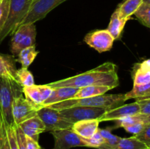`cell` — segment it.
<instances>
[{
  "mask_svg": "<svg viewBox=\"0 0 150 149\" xmlns=\"http://www.w3.org/2000/svg\"><path fill=\"white\" fill-rule=\"evenodd\" d=\"M37 115L43 122L45 127V131L70 129L73 125V123L64 118L59 111L48 107H42L38 110Z\"/></svg>",
  "mask_w": 150,
  "mask_h": 149,
  "instance_id": "cell-5",
  "label": "cell"
},
{
  "mask_svg": "<svg viewBox=\"0 0 150 149\" xmlns=\"http://www.w3.org/2000/svg\"><path fill=\"white\" fill-rule=\"evenodd\" d=\"M41 149H44V148H41Z\"/></svg>",
  "mask_w": 150,
  "mask_h": 149,
  "instance_id": "cell-39",
  "label": "cell"
},
{
  "mask_svg": "<svg viewBox=\"0 0 150 149\" xmlns=\"http://www.w3.org/2000/svg\"><path fill=\"white\" fill-rule=\"evenodd\" d=\"M53 89L48 85H33L23 87L25 97L36 105L42 107L43 102L51 94Z\"/></svg>",
  "mask_w": 150,
  "mask_h": 149,
  "instance_id": "cell-12",
  "label": "cell"
},
{
  "mask_svg": "<svg viewBox=\"0 0 150 149\" xmlns=\"http://www.w3.org/2000/svg\"><path fill=\"white\" fill-rule=\"evenodd\" d=\"M15 131H16V140H17L18 145L19 149H26V136L24 133L18 125L15 126Z\"/></svg>",
  "mask_w": 150,
  "mask_h": 149,
  "instance_id": "cell-33",
  "label": "cell"
},
{
  "mask_svg": "<svg viewBox=\"0 0 150 149\" xmlns=\"http://www.w3.org/2000/svg\"><path fill=\"white\" fill-rule=\"evenodd\" d=\"M10 1V0H2L0 2V31L4 26L8 16Z\"/></svg>",
  "mask_w": 150,
  "mask_h": 149,
  "instance_id": "cell-28",
  "label": "cell"
},
{
  "mask_svg": "<svg viewBox=\"0 0 150 149\" xmlns=\"http://www.w3.org/2000/svg\"><path fill=\"white\" fill-rule=\"evenodd\" d=\"M84 140L87 143L89 148H98L104 142L103 138L101 136L99 130H98V131L93 136H92L89 138L84 139Z\"/></svg>",
  "mask_w": 150,
  "mask_h": 149,
  "instance_id": "cell-30",
  "label": "cell"
},
{
  "mask_svg": "<svg viewBox=\"0 0 150 149\" xmlns=\"http://www.w3.org/2000/svg\"><path fill=\"white\" fill-rule=\"evenodd\" d=\"M100 121L98 119L83 120L74 123L72 129L84 139H87L93 136L99 129Z\"/></svg>",
  "mask_w": 150,
  "mask_h": 149,
  "instance_id": "cell-15",
  "label": "cell"
},
{
  "mask_svg": "<svg viewBox=\"0 0 150 149\" xmlns=\"http://www.w3.org/2000/svg\"><path fill=\"white\" fill-rule=\"evenodd\" d=\"M54 139L53 149H70L75 147H89L84 138L76 134L71 128L51 131Z\"/></svg>",
  "mask_w": 150,
  "mask_h": 149,
  "instance_id": "cell-6",
  "label": "cell"
},
{
  "mask_svg": "<svg viewBox=\"0 0 150 149\" xmlns=\"http://www.w3.org/2000/svg\"><path fill=\"white\" fill-rule=\"evenodd\" d=\"M65 1L67 0H34L21 25L35 23L38 20L44 18L48 13Z\"/></svg>",
  "mask_w": 150,
  "mask_h": 149,
  "instance_id": "cell-7",
  "label": "cell"
},
{
  "mask_svg": "<svg viewBox=\"0 0 150 149\" xmlns=\"http://www.w3.org/2000/svg\"><path fill=\"white\" fill-rule=\"evenodd\" d=\"M98 130L103 138L104 142L98 149H117L120 137L113 134L110 131V129H103L99 128Z\"/></svg>",
  "mask_w": 150,
  "mask_h": 149,
  "instance_id": "cell-23",
  "label": "cell"
},
{
  "mask_svg": "<svg viewBox=\"0 0 150 149\" xmlns=\"http://www.w3.org/2000/svg\"><path fill=\"white\" fill-rule=\"evenodd\" d=\"M34 0H10L8 16L0 31V43L13 33L21 25L27 15Z\"/></svg>",
  "mask_w": 150,
  "mask_h": 149,
  "instance_id": "cell-4",
  "label": "cell"
},
{
  "mask_svg": "<svg viewBox=\"0 0 150 149\" xmlns=\"http://www.w3.org/2000/svg\"><path fill=\"white\" fill-rule=\"evenodd\" d=\"M136 101L140 106V114L150 116V99Z\"/></svg>",
  "mask_w": 150,
  "mask_h": 149,
  "instance_id": "cell-34",
  "label": "cell"
},
{
  "mask_svg": "<svg viewBox=\"0 0 150 149\" xmlns=\"http://www.w3.org/2000/svg\"><path fill=\"white\" fill-rule=\"evenodd\" d=\"M134 15L142 24L150 28V4L142 3Z\"/></svg>",
  "mask_w": 150,
  "mask_h": 149,
  "instance_id": "cell-26",
  "label": "cell"
},
{
  "mask_svg": "<svg viewBox=\"0 0 150 149\" xmlns=\"http://www.w3.org/2000/svg\"><path fill=\"white\" fill-rule=\"evenodd\" d=\"M140 114V106L137 101L130 104L122 105L120 107L106 111L105 114L99 118L100 122L103 121H118L125 117L133 116V115Z\"/></svg>",
  "mask_w": 150,
  "mask_h": 149,
  "instance_id": "cell-11",
  "label": "cell"
},
{
  "mask_svg": "<svg viewBox=\"0 0 150 149\" xmlns=\"http://www.w3.org/2000/svg\"><path fill=\"white\" fill-rule=\"evenodd\" d=\"M125 96L126 100L134 99L136 101L150 99V83L140 86H133L132 90L125 93Z\"/></svg>",
  "mask_w": 150,
  "mask_h": 149,
  "instance_id": "cell-21",
  "label": "cell"
},
{
  "mask_svg": "<svg viewBox=\"0 0 150 149\" xmlns=\"http://www.w3.org/2000/svg\"><path fill=\"white\" fill-rule=\"evenodd\" d=\"M149 149H150V148H149Z\"/></svg>",
  "mask_w": 150,
  "mask_h": 149,
  "instance_id": "cell-40",
  "label": "cell"
},
{
  "mask_svg": "<svg viewBox=\"0 0 150 149\" xmlns=\"http://www.w3.org/2000/svg\"><path fill=\"white\" fill-rule=\"evenodd\" d=\"M126 22H127V20H123L119 16L118 12L117 10L114 12V13L111 15L107 30L109 32L111 36L114 37V40H117L120 38L122 32L126 24Z\"/></svg>",
  "mask_w": 150,
  "mask_h": 149,
  "instance_id": "cell-19",
  "label": "cell"
},
{
  "mask_svg": "<svg viewBox=\"0 0 150 149\" xmlns=\"http://www.w3.org/2000/svg\"><path fill=\"white\" fill-rule=\"evenodd\" d=\"M84 42L99 53H103L112 48L114 39L107 29L95 30L86 35Z\"/></svg>",
  "mask_w": 150,
  "mask_h": 149,
  "instance_id": "cell-10",
  "label": "cell"
},
{
  "mask_svg": "<svg viewBox=\"0 0 150 149\" xmlns=\"http://www.w3.org/2000/svg\"><path fill=\"white\" fill-rule=\"evenodd\" d=\"M23 86L16 80L0 78V112L6 125L16 126L13 116V104L23 95Z\"/></svg>",
  "mask_w": 150,
  "mask_h": 149,
  "instance_id": "cell-3",
  "label": "cell"
},
{
  "mask_svg": "<svg viewBox=\"0 0 150 149\" xmlns=\"http://www.w3.org/2000/svg\"><path fill=\"white\" fill-rule=\"evenodd\" d=\"M143 116H144V121L146 123V124L150 122V116H146V115H143Z\"/></svg>",
  "mask_w": 150,
  "mask_h": 149,
  "instance_id": "cell-36",
  "label": "cell"
},
{
  "mask_svg": "<svg viewBox=\"0 0 150 149\" xmlns=\"http://www.w3.org/2000/svg\"><path fill=\"white\" fill-rule=\"evenodd\" d=\"M16 80L23 87L35 85V79L33 74L27 68L21 67L16 72Z\"/></svg>",
  "mask_w": 150,
  "mask_h": 149,
  "instance_id": "cell-25",
  "label": "cell"
},
{
  "mask_svg": "<svg viewBox=\"0 0 150 149\" xmlns=\"http://www.w3.org/2000/svg\"><path fill=\"white\" fill-rule=\"evenodd\" d=\"M1 1H2V0H0V2H1Z\"/></svg>",
  "mask_w": 150,
  "mask_h": 149,
  "instance_id": "cell-38",
  "label": "cell"
},
{
  "mask_svg": "<svg viewBox=\"0 0 150 149\" xmlns=\"http://www.w3.org/2000/svg\"><path fill=\"white\" fill-rule=\"evenodd\" d=\"M0 149H10L4 120L0 112Z\"/></svg>",
  "mask_w": 150,
  "mask_h": 149,
  "instance_id": "cell-27",
  "label": "cell"
},
{
  "mask_svg": "<svg viewBox=\"0 0 150 149\" xmlns=\"http://www.w3.org/2000/svg\"><path fill=\"white\" fill-rule=\"evenodd\" d=\"M117 149H149L146 145L134 136L127 138L120 137Z\"/></svg>",
  "mask_w": 150,
  "mask_h": 149,
  "instance_id": "cell-24",
  "label": "cell"
},
{
  "mask_svg": "<svg viewBox=\"0 0 150 149\" xmlns=\"http://www.w3.org/2000/svg\"><path fill=\"white\" fill-rule=\"evenodd\" d=\"M42 108L31 102L23 95L15 99L13 104V116L16 125H19L29 118L37 115L38 110Z\"/></svg>",
  "mask_w": 150,
  "mask_h": 149,
  "instance_id": "cell-8",
  "label": "cell"
},
{
  "mask_svg": "<svg viewBox=\"0 0 150 149\" xmlns=\"http://www.w3.org/2000/svg\"><path fill=\"white\" fill-rule=\"evenodd\" d=\"M18 126L20 127L25 135L37 142L39 140L40 134L45 131V125L38 115L29 118Z\"/></svg>",
  "mask_w": 150,
  "mask_h": 149,
  "instance_id": "cell-13",
  "label": "cell"
},
{
  "mask_svg": "<svg viewBox=\"0 0 150 149\" xmlns=\"http://www.w3.org/2000/svg\"><path fill=\"white\" fill-rule=\"evenodd\" d=\"M111 89H112V88L109 87V86H98L80 88L73 99H82V98L92 97V96L105 94L107 91H108Z\"/></svg>",
  "mask_w": 150,
  "mask_h": 149,
  "instance_id": "cell-20",
  "label": "cell"
},
{
  "mask_svg": "<svg viewBox=\"0 0 150 149\" xmlns=\"http://www.w3.org/2000/svg\"><path fill=\"white\" fill-rule=\"evenodd\" d=\"M103 108L93 107H74L59 110L60 113L70 122L76 123L79 121L89 119H99L106 112Z\"/></svg>",
  "mask_w": 150,
  "mask_h": 149,
  "instance_id": "cell-9",
  "label": "cell"
},
{
  "mask_svg": "<svg viewBox=\"0 0 150 149\" xmlns=\"http://www.w3.org/2000/svg\"><path fill=\"white\" fill-rule=\"evenodd\" d=\"M16 62V58H14V56L0 54V78L17 81Z\"/></svg>",
  "mask_w": 150,
  "mask_h": 149,
  "instance_id": "cell-16",
  "label": "cell"
},
{
  "mask_svg": "<svg viewBox=\"0 0 150 149\" xmlns=\"http://www.w3.org/2000/svg\"><path fill=\"white\" fill-rule=\"evenodd\" d=\"M146 124V123L145 122L144 119L142 120V121H138V122L134 123V124H133L127 126V127H124V129L126 130V131H127V132L130 133V134H133V135H136V134H139V133H140L141 131L143 130V129L144 128Z\"/></svg>",
  "mask_w": 150,
  "mask_h": 149,
  "instance_id": "cell-32",
  "label": "cell"
},
{
  "mask_svg": "<svg viewBox=\"0 0 150 149\" xmlns=\"http://www.w3.org/2000/svg\"><path fill=\"white\" fill-rule=\"evenodd\" d=\"M38 53L39 52L35 49V45L28 47L20 51L17 56L18 58L16 59V61L20 63L23 68H28L33 62Z\"/></svg>",
  "mask_w": 150,
  "mask_h": 149,
  "instance_id": "cell-22",
  "label": "cell"
},
{
  "mask_svg": "<svg viewBox=\"0 0 150 149\" xmlns=\"http://www.w3.org/2000/svg\"><path fill=\"white\" fill-rule=\"evenodd\" d=\"M6 129H7V138H8L10 149H19L18 145L17 140H16L15 126L6 125Z\"/></svg>",
  "mask_w": 150,
  "mask_h": 149,
  "instance_id": "cell-31",
  "label": "cell"
},
{
  "mask_svg": "<svg viewBox=\"0 0 150 149\" xmlns=\"http://www.w3.org/2000/svg\"><path fill=\"white\" fill-rule=\"evenodd\" d=\"M144 2L148 3V4H150V0H143Z\"/></svg>",
  "mask_w": 150,
  "mask_h": 149,
  "instance_id": "cell-37",
  "label": "cell"
},
{
  "mask_svg": "<svg viewBox=\"0 0 150 149\" xmlns=\"http://www.w3.org/2000/svg\"><path fill=\"white\" fill-rule=\"evenodd\" d=\"M26 149H41L38 142L27 136H26Z\"/></svg>",
  "mask_w": 150,
  "mask_h": 149,
  "instance_id": "cell-35",
  "label": "cell"
},
{
  "mask_svg": "<svg viewBox=\"0 0 150 149\" xmlns=\"http://www.w3.org/2000/svg\"><path fill=\"white\" fill-rule=\"evenodd\" d=\"M132 78L133 86H140L150 83V59L134 66L132 72Z\"/></svg>",
  "mask_w": 150,
  "mask_h": 149,
  "instance_id": "cell-17",
  "label": "cell"
},
{
  "mask_svg": "<svg viewBox=\"0 0 150 149\" xmlns=\"http://www.w3.org/2000/svg\"><path fill=\"white\" fill-rule=\"evenodd\" d=\"M143 2V0H125L118 6L116 10L118 12L119 16L122 19L127 21Z\"/></svg>",
  "mask_w": 150,
  "mask_h": 149,
  "instance_id": "cell-18",
  "label": "cell"
},
{
  "mask_svg": "<svg viewBox=\"0 0 150 149\" xmlns=\"http://www.w3.org/2000/svg\"><path fill=\"white\" fill-rule=\"evenodd\" d=\"M79 89L78 88L72 87H59L53 89L51 94L43 102L42 107H48L67 99H73Z\"/></svg>",
  "mask_w": 150,
  "mask_h": 149,
  "instance_id": "cell-14",
  "label": "cell"
},
{
  "mask_svg": "<svg viewBox=\"0 0 150 149\" xmlns=\"http://www.w3.org/2000/svg\"><path fill=\"white\" fill-rule=\"evenodd\" d=\"M133 136L144 143L149 148H150V122L147 123L145 125L144 128L140 133Z\"/></svg>",
  "mask_w": 150,
  "mask_h": 149,
  "instance_id": "cell-29",
  "label": "cell"
},
{
  "mask_svg": "<svg viewBox=\"0 0 150 149\" xmlns=\"http://www.w3.org/2000/svg\"><path fill=\"white\" fill-rule=\"evenodd\" d=\"M126 101L125 93L103 94L82 99H71L48 106V108L62 110L74 107H93L105 109L107 111L124 105Z\"/></svg>",
  "mask_w": 150,
  "mask_h": 149,
  "instance_id": "cell-2",
  "label": "cell"
},
{
  "mask_svg": "<svg viewBox=\"0 0 150 149\" xmlns=\"http://www.w3.org/2000/svg\"><path fill=\"white\" fill-rule=\"evenodd\" d=\"M52 89L59 87L80 88L86 86H109L114 89L120 85L117 67L112 62H105L95 68L73 77L48 83Z\"/></svg>",
  "mask_w": 150,
  "mask_h": 149,
  "instance_id": "cell-1",
  "label": "cell"
}]
</instances>
